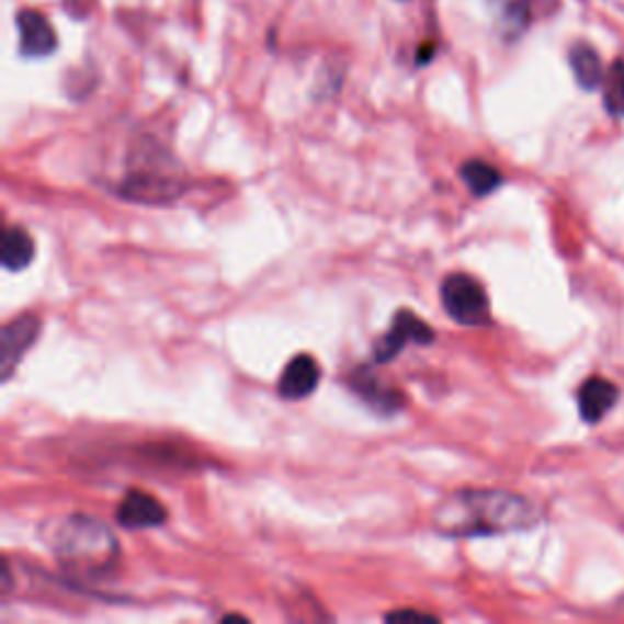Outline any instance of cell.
Masks as SVG:
<instances>
[{"label":"cell","instance_id":"obj_15","mask_svg":"<svg viewBox=\"0 0 624 624\" xmlns=\"http://www.w3.org/2000/svg\"><path fill=\"white\" fill-rule=\"evenodd\" d=\"M492 13L506 35H520L530 23V0H490Z\"/></svg>","mask_w":624,"mask_h":624},{"label":"cell","instance_id":"obj_11","mask_svg":"<svg viewBox=\"0 0 624 624\" xmlns=\"http://www.w3.org/2000/svg\"><path fill=\"white\" fill-rule=\"evenodd\" d=\"M617 398H620V390L615 383H610L602 376L588 378L578 390L580 418H583L586 422H600L610 412L612 405L617 402Z\"/></svg>","mask_w":624,"mask_h":624},{"label":"cell","instance_id":"obj_9","mask_svg":"<svg viewBox=\"0 0 624 624\" xmlns=\"http://www.w3.org/2000/svg\"><path fill=\"white\" fill-rule=\"evenodd\" d=\"M349 386H352L356 396L376 412L390 415V412H398L405 405L402 393L398 388L388 386L386 381H381L371 368H356L352 378H349Z\"/></svg>","mask_w":624,"mask_h":624},{"label":"cell","instance_id":"obj_17","mask_svg":"<svg viewBox=\"0 0 624 624\" xmlns=\"http://www.w3.org/2000/svg\"><path fill=\"white\" fill-rule=\"evenodd\" d=\"M388 622H398V620H432V615H424V612H415V610H400V612H390V615H386Z\"/></svg>","mask_w":624,"mask_h":624},{"label":"cell","instance_id":"obj_12","mask_svg":"<svg viewBox=\"0 0 624 624\" xmlns=\"http://www.w3.org/2000/svg\"><path fill=\"white\" fill-rule=\"evenodd\" d=\"M0 261L5 271H25L35 261V239L23 227H8L0 247Z\"/></svg>","mask_w":624,"mask_h":624},{"label":"cell","instance_id":"obj_10","mask_svg":"<svg viewBox=\"0 0 624 624\" xmlns=\"http://www.w3.org/2000/svg\"><path fill=\"white\" fill-rule=\"evenodd\" d=\"M320 383V364L310 354L293 356L279 378V393L286 400H303L315 393Z\"/></svg>","mask_w":624,"mask_h":624},{"label":"cell","instance_id":"obj_6","mask_svg":"<svg viewBox=\"0 0 624 624\" xmlns=\"http://www.w3.org/2000/svg\"><path fill=\"white\" fill-rule=\"evenodd\" d=\"M39 337V317L37 315H20L15 320H10L3 330H0V376L8 381L13 376L20 361L37 342Z\"/></svg>","mask_w":624,"mask_h":624},{"label":"cell","instance_id":"obj_16","mask_svg":"<svg viewBox=\"0 0 624 624\" xmlns=\"http://www.w3.org/2000/svg\"><path fill=\"white\" fill-rule=\"evenodd\" d=\"M608 107L610 113H624V64L617 61L608 79Z\"/></svg>","mask_w":624,"mask_h":624},{"label":"cell","instance_id":"obj_1","mask_svg":"<svg viewBox=\"0 0 624 624\" xmlns=\"http://www.w3.org/2000/svg\"><path fill=\"white\" fill-rule=\"evenodd\" d=\"M540 520V508L518 492L464 488L436 506L432 512V530L452 540H474V536L530 530Z\"/></svg>","mask_w":624,"mask_h":624},{"label":"cell","instance_id":"obj_4","mask_svg":"<svg viewBox=\"0 0 624 624\" xmlns=\"http://www.w3.org/2000/svg\"><path fill=\"white\" fill-rule=\"evenodd\" d=\"M442 308L454 322L484 327L490 322V300L486 288L468 273H449L440 288Z\"/></svg>","mask_w":624,"mask_h":624},{"label":"cell","instance_id":"obj_14","mask_svg":"<svg viewBox=\"0 0 624 624\" xmlns=\"http://www.w3.org/2000/svg\"><path fill=\"white\" fill-rule=\"evenodd\" d=\"M571 69H574L576 81L583 86L586 91H593L602 83V64L593 47L576 45L571 49Z\"/></svg>","mask_w":624,"mask_h":624},{"label":"cell","instance_id":"obj_8","mask_svg":"<svg viewBox=\"0 0 624 624\" xmlns=\"http://www.w3.org/2000/svg\"><path fill=\"white\" fill-rule=\"evenodd\" d=\"M18 30H20V52L27 59L49 57L57 49V35L49 20L37 13V10H20L18 13Z\"/></svg>","mask_w":624,"mask_h":624},{"label":"cell","instance_id":"obj_2","mask_svg":"<svg viewBox=\"0 0 624 624\" xmlns=\"http://www.w3.org/2000/svg\"><path fill=\"white\" fill-rule=\"evenodd\" d=\"M42 536L59 566L71 574L98 578L113 571L117 564L120 544L113 532L86 514H71L45 524Z\"/></svg>","mask_w":624,"mask_h":624},{"label":"cell","instance_id":"obj_5","mask_svg":"<svg viewBox=\"0 0 624 624\" xmlns=\"http://www.w3.org/2000/svg\"><path fill=\"white\" fill-rule=\"evenodd\" d=\"M432 342H434L432 327L412 310H400L396 317H393L388 334L381 337L374 344V361L376 364H388V361L396 359L408 344L424 347Z\"/></svg>","mask_w":624,"mask_h":624},{"label":"cell","instance_id":"obj_7","mask_svg":"<svg viewBox=\"0 0 624 624\" xmlns=\"http://www.w3.org/2000/svg\"><path fill=\"white\" fill-rule=\"evenodd\" d=\"M115 518L120 522V527L125 530H151V527H161L169 514L155 496L135 488L127 492L123 502H120Z\"/></svg>","mask_w":624,"mask_h":624},{"label":"cell","instance_id":"obj_3","mask_svg":"<svg viewBox=\"0 0 624 624\" xmlns=\"http://www.w3.org/2000/svg\"><path fill=\"white\" fill-rule=\"evenodd\" d=\"M183 193V177L177 173V167L169 157L149 159L147 163H139L127 173L125 181L120 183V195L137 203L161 205L169 201H177Z\"/></svg>","mask_w":624,"mask_h":624},{"label":"cell","instance_id":"obj_13","mask_svg":"<svg viewBox=\"0 0 624 624\" xmlns=\"http://www.w3.org/2000/svg\"><path fill=\"white\" fill-rule=\"evenodd\" d=\"M458 177L468 185V191L476 195V198H486L496 189L502 185V177L496 167H490V163L480 161V159H470L466 163H462V169H458Z\"/></svg>","mask_w":624,"mask_h":624}]
</instances>
